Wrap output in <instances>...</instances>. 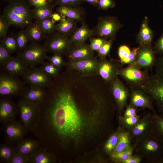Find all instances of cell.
I'll list each match as a JSON object with an SVG mask.
<instances>
[{
    "label": "cell",
    "instance_id": "10",
    "mask_svg": "<svg viewBox=\"0 0 163 163\" xmlns=\"http://www.w3.org/2000/svg\"><path fill=\"white\" fill-rule=\"evenodd\" d=\"M122 65L120 60L108 59L106 58L99 59L97 74L101 77L106 83L110 84L118 77Z\"/></svg>",
    "mask_w": 163,
    "mask_h": 163
},
{
    "label": "cell",
    "instance_id": "1",
    "mask_svg": "<svg viewBox=\"0 0 163 163\" xmlns=\"http://www.w3.org/2000/svg\"><path fill=\"white\" fill-rule=\"evenodd\" d=\"M73 72L54 78L34 122L42 142L63 158L106 140L113 132L117 107L103 93L83 87Z\"/></svg>",
    "mask_w": 163,
    "mask_h": 163
},
{
    "label": "cell",
    "instance_id": "37",
    "mask_svg": "<svg viewBox=\"0 0 163 163\" xmlns=\"http://www.w3.org/2000/svg\"><path fill=\"white\" fill-rule=\"evenodd\" d=\"M133 146L129 149L120 152L112 153L109 155L111 159L114 162L121 163L128 158L133 154Z\"/></svg>",
    "mask_w": 163,
    "mask_h": 163
},
{
    "label": "cell",
    "instance_id": "33",
    "mask_svg": "<svg viewBox=\"0 0 163 163\" xmlns=\"http://www.w3.org/2000/svg\"><path fill=\"white\" fill-rule=\"evenodd\" d=\"M16 153L15 147L10 144H3L0 147V162L9 163Z\"/></svg>",
    "mask_w": 163,
    "mask_h": 163
},
{
    "label": "cell",
    "instance_id": "55",
    "mask_svg": "<svg viewBox=\"0 0 163 163\" xmlns=\"http://www.w3.org/2000/svg\"><path fill=\"white\" fill-rule=\"evenodd\" d=\"M142 160V158L139 156L133 154L130 157L123 161L122 163H139Z\"/></svg>",
    "mask_w": 163,
    "mask_h": 163
},
{
    "label": "cell",
    "instance_id": "52",
    "mask_svg": "<svg viewBox=\"0 0 163 163\" xmlns=\"http://www.w3.org/2000/svg\"><path fill=\"white\" fill-rule=\"evenodd\" d=\"M137 108L128 105L126 107L122 115L124 117H129L137 115Z\"/></svg>",
    "mask_w": 163,
    "mask_h": 163
},
{
    "label": "cell",
    "instance_id": "13",
    "mask_svg": "<svg viewBox=\"0 0 163 163\" xmlns=\"http://www.w3.org/2000/svg\"><path fill=\"white\" fill-rule=\"evenodd\" d=\"M21 77L25 83L44 88H48L53 80V78L46 74L40 67H28Z\"/></svg>",
    "mask_w": 163,
    "mask_h": 163
},
{
    "label": "cell",
    "instance_id": "43",
    "mask_svg": "<svg viewBox=\"0 0 163 163\" xmlns=\"http://www.w3.org/2000/svg\"><path fill=\"white\" fill-rule=\"evenodd\" d=\"M113 40H107L104 44L98 51L97 57L99 59L106 58L110 52L112 45Z\"/></svg>",
    "mask_w": 163,
    "mask_h": 163
},
{
    "label": "cell",
    "instance_id": "2",
    "mask_svg": "<svg viewBox=\"0 0 163 163\" xmlns=\"http://www.w3.org/2000/svg\"><path fill=\"white\" fill-rule=\"evenodd\" d=\"M3 15L10 25L24 28L32 23V9L22 0H13L4 9Z\"/></svg>",
    "mask_w": 163,
    "mask_h": 163
},
{
    "label": "cell",
    "instance_id": "57",
    "mask_svg": "<svg viewBox=\"0 0 163 163\" xmlns=\"http://www.w3.org/2000/svg\"><path fill=\"white\" fill-rule=\"evenodd\" d=\"M99 1V0H84V1L96 6H97Z\"/></svg>",
    "mask_w": 163,
    "mask_h": 163
},
{
    "label": "cell",
    "instance_id": "25",
    "mask_svg": "<svg viewBox=\"0 0 163 163\" xmlns=\"http://www.w3.org/2000/svg\"><path fill=\"white\" fill-rule=\"evenodd\" d=\"M82 25L77 28L70 37L72 43H85L89 38L93 36L92 29H90L85 21L82 23Z\"/></svg>",
    "mask_w": 163,
    "mask_h": 163
},
{
    "label": "cell",
    "instance_id": "27",
    "mask_svg": "<svg viewBox=\"0 0 163 163\" xmlns=\"http://www.w3.org/2000/svg\"><path fill=\"white\" fill-rule=\"evenodd\" d=\"M30 158V163H53L56 162L57 158L46 149L39 148Z\"/></svg>",
    "mask_w": 163,
    "mask_h": 163
},
{
    "label": "cell",
    "instance_id": "17",
    "mask_svg": "<svg viewBox=\"0 0 163 163\" xmlns=\"http://www.w3.org/2000/svg\"><path fill=\"white\" fill-rule=\"evenodd\" d=\"M137 52V59L133 64L141 69H148L154 66L156 59L151 44L139 46Z\"/></svg>",
    "mask_w": 163,
    "mask_h": 163
},
{
    "label": "cell",
    "instance_id": "49",
    "mask_svg": "<svg viewBox=\"0 0 163 163\" xmlns=\"http://www.w3.org/2000/svg\"><path fill=\"white\" fill-rule=\"evenodd\" d=\"M10 24L3 15L0 16V37H3L6 36Z\"/></svg>",
    "mask_w": 163,
    "mask_h": 163
},
{
    "label": "cell",
    "instance_id": "9",
    "mask_svg": "<svg viewBox=\"0 0 163 163\" xmlns=\"http://www.w3.org/2000/svg\"><path fill=\"white\" fill-rule=\"evenodd\" d=\"M72 44L69 37L55 31L48 35L44 45L47 51L62 55L66 54Z\"/></svg>",
    "mask_w": 163,
    "mask_h": 163
},
{
    "label": "cell",
    "instance_id": "15",
    "mask_svg": "<svg viewBox=\"0 0 163 163\" xmlns=\"http://www.w3.org/2000/svg\"><path fill=\"white\" fill-rule=\"evenodd\" d=\"M110 84L111 93L116 103L118 116H121L127 105L130 95L129 91L118 77Z\"/></svg>",
    "mask_w": 163,
    "mask_h": 163
},
{
    "label": "cell",
    "instance_id": "53",
    "mask_svg": "<svg viewBox=\"0 0 163 163\" xmlns=\"http://www.w3.org/2000/svg\"><path fill=\"white\" fill-rule=\"evenodd\" d=\"M155 53L163 56V33H162L156 42L154 49Z\"/></svg>",
    "mask_w": 163,
    "mask_h": 163
},
{
    "label": "cell",
    "instance_id": "42",
    "mask_svg": "<svg viewBox=\"0 0 163 163\" xmlns=\"http://www.w3.org/2000/svg\"><path fill=\"white\" fill-rule=\"evenodd\" d=\"M84 0H53L54 6H65L71 7H78Z\"/></svg>",
    "mask_w": 163,
    "mask_h": 163
},
{
    "label": "cell",
    "instance_id": "34",
    "mask_svg": "<svg viewBox=\"0 0 163 163\" xmlns=\"http://www.w3.org/2000/svg\"><path fill=\"white\" fill-rule=\"evenodd\" d=\"M141 117V115H138L129 117L118 116L119 126L123 130L128 131L137 123Z\"/></svg>",
    "mask_w": 163,
    "mask_h": 163
},
{
    "label": "cell",
    "instance_id": "5",
    "mask_svg": "<svg viewBox=\"0 0 163 163\" xmlns=\"http://www.w3.org/2000/svg\"><path fill=\"white\" fill-rule=\"evenodd\" d=\"M141 69L133 64H129L126 68H121L118 75L131 89H141L149 76L146 70Z\"/></svg>",
    "mask_w": 163,
    "mask_h": 163
},
{
    "label": "cell",
    "instance_id": "48",
    "mask_svg": "<svg viewBox=\"0 0 163 163\" xmlns=\"http://www.w3.org/2000/svg\"><path fill=\"white\" fill-rule=\"evenodd\" d=\"M30 162L29 157L16 152L9 163H28Z\"/></svg>",
    "mask_w": 163,
    "mask_h": 163
},
{
    "label": "cell",
    "instance_id": "44",
    "mask_svg": "<svg viewBox=\"0 0 163 163\" xmlns=\"http://www.w3.org/2000/svg\"><path fill=\"white\" fill-rule=\"evenodd\" d=\"M107 40L104 38L100 37L90 38L89 45L93 51L97 52Z\"/></svg>",
    "mask_w": 163,
    "mask_h": 163
},
{
    "label": "cell",
    "instance_id": "51",
    "mask_svg": "<svg viewBox=\"0 0 163 163\" xmlns=\"http://www.w3.org/2000/svg\"><path fill=\"white\" fill-rule=\"evenodd\" d=\"M138 47L134 48L131 50L128 56L125 61L124 64H131L134 62L138 58Z\"/></svg>",
    "mask_w": 163,
    "mask_h": 163
},
{
    "label": "cell",
    "instance_id": "11",
    "mask_svg": "<svg viewBox=\"0 0 163 163\" xmlns=\"http://www.w3.org/2000/svg\"><path fill=\"white\" fill-rule=\"evenodd\" d=\"M153 117V113H146L134 126L128 130L132 145L139 139L151 135Z\"/></svg>",
    "mask_w": 163,
    "mask_h": 163
},
{
    "label": "cell",
    "instance_id": "28",
    "mask_svg": "<svg viewBox=\"0 0 163 163\" xmlns=\"http://www.w3.org/2000/svg\"><path fill=\"white\" fill-rule=\"evenodd\" d=\"M76 22L66 17L62 18L59 23L56 24V31L70 37L77 28Z\"/></svg>",
    "mask_w": 163,
    "mask_h": 163
},
{
    "label": "cell",
    "instance_id": "58",
    "mask_svg": "<svg viewBox=\"0 0 163 163\" xmlns=\"http://www.w3.org/2000/svg\"><path fill=\"white\" fill-rule=\"evenodd\" d=\"M48 0L50 4H51V3L53 4V0Z\"/></svg>",
    "mask_w": 163,
    "mask_h": 163
},
{
    "label": "cell",
    "instance_id": "19",
    "mask_svg": "<svg viewBox=\"0 0 163 163\" xmlns=\"http://www.w3.org/2000/svg\"><path fill=\"white\" fill-rule=\"evenodd\" d=\"M129 105L136 108H147L155 112L151 97L141 89H132Z\"/></svg>",
    "mask_w": 163,
    "mask_h": 163
},
{
    "label": "cell",
    "instance_id": "12",
    "mask_svg": "<svg viewBox=\"0 0 163 163\" xmlns=\"http://www.w3.org/2000/svg\"><path fill=\"white\" fill-rule=\"evenodd\" d=\"M17 104L22 124L28 130H30L38 114L39 104L21 98Z\"/></svg>",
    "mask_w": 163,
    "mask_h": 163
},
{
    "label": "cell",
    "instance_id": "22",
    "mask_svg": "<svg viewBox=\"0 0 163 163\" xmlns=\"http://www.w3.org/2000/svg\"><path fill=\"white\" fill-rule=\"evenodd\" d=\"M45 88L29 85L26 86L21 94L22 98L29 101L40 104L46 97L47 91Z\"/></svg>",
    "mask_w": 163,
    "mask_h": 163
},
{
    "label": "cell",
    "instance_id": "41",
    "mask_svg": "<svg viewBox=\"0 0 163 163\" xmlns=\"http://www.w3.org/2000/svg\"><path fill=\"white\" fill-rule=\"evenodd\" d=\"M62 55L58 54H54L51 56H47V59L55 66L61 69L64 66H66V62L62 56Z\"/></svg>",
    "mask_w": 163,
    "mask_h": 163
},
{
    "label": "cell",
    "instance_id": "38",
    "mask_svg": "<svg viewBox=\"0 0 163 163\" xmlns=\"http://www.w3.org/2000/svg\"><path fill=\"white\" fill-rule=\"evenodd\" d=\"M0 43L11 53L18 50V45L15 37L6 36L3 37Z\"/></svg>",
    "mask_w": 163,
    "mask_h": 163
},
{
    "label": "cell",
    "instance_id": "36",
    "mask_svg": "<svg viewBox=\"0 0 163 163\" xmlns=\"http://www.w3.org/2000/svg\"><path fill=\"white\" fill-rule=\"evenodd\" d=\"M55 22L50 17L37 22L43 32L48 35L56 31Z\"/></svg>",
    "mask_w": 163,
    "mask_h": 163
},
{
    "label": "cell",
    "instance_id": "8",
    "mask_svg": "<svg viewBox=\"0 0 163 163\" xmlns=\"http://www.w3.org/2000/svg\"><path fill=\"white\" fill-rule=\"evenodd\" d=\"M141 89L155 102L159 111L163 114V80L155 74L149 76Z\"/></svg>",
    "mask_w": 163,
    "mask_h": 163
},
{
    "label": "cell",
    "instance_id": "35",
    "mask_svg": "<svg viewBox=\"0 0 163 163\" xmlns=\"http://www.w3.org/2000/svg\"><path fill=\"white\" fill-rule=\"evenodd\" d=\"M34 18L39 21L50 17L52 14V8L50 6L35 7L32 9Z\"/></svg>",
    "mask_w": 163,
    "mask_h": 163
},
{
    "label": "cell",
    "instance_id": "24",
    "mask_svg": "<svg viewBox=\"0 0 163 163\" xmlns=\"http://www.w3.org/2000/svg\"><path fill=\"white\" fill-rule=\"evenodd\" d=\"M56 12L66 18L74 20L82 23L84 21L85 13L84 10L79 7H71L67 6H59Z\"/></svg>",
    "mask_w": 163,
    "mask_h": 163
},
{
    "label": "cell",
    "instance_id": "47",
    "mask_svg": "<svg viewBox=\"0 0 163 163\" xmlns=\"http://www.w3.org/2000/svg\"><path fill=\"white\" fill-rule=\"evenodd\" d=\"M154 66L155 74L163 80V56H161L156 59Z\"/></svg>",
    "mask_w": 163,
    "mask_h": 163
},
{
    "label": "cell",
    "instance_id": "16",
    "mask_svg": "<svg viewBox=\"0 0 163 163\" xmlns=\"http://www.w3.org/2000/svg\"><path fill=\"white\" fill-rule=\"evenodd\" d=\"M3 125L5 139L10 144H17L23 139L28 130L24 125L15 120Z\"/></svg>",
    "mask_w": 163,
    "mask_h": 163
},
{
    "label": "cell",
    "instance_id": "7",
    "mask_svg": "<svg viewBox=\"0 0 163 163\" xmlns=\"http://www.w3.org/2000/svg\"><path fill=\"white\" fill-rule=\"evenodd\" d=\"M47 50L43 45L37 43H32L27 46L19 53L18 56L28 67L36 66L42 64L46 59Z\"/></svg>",
    "mask_w": 163,
    "mask_h": 163
},
{
    "label": "cell",
    "instance_id": "50",
    "mask_svg": "<svg viewBox=\"0 0 163 163\" xmlns=\"http://www.w3.org/2000/svg\"><path fill=\"white\" fill-rule=\"evenodd\" d=\"M115 5L113 0H99L97 6L99 9L106 10L113 8Z\"/></svg>",
    "mask_w": 163,
    "mask_h": 163
},
{
    "label": "cell",
    "instance_id": "3",
    "mask_svg": "<svg viewBox=\"0 0 163 163\" xmlns=\"http://www.w3.org/2000/svg\"><path fill=\"white\" fill-rule=\"evenodd\" d=\"M132 145L133 154L146 162L163 163V143L151 135L139 139Z\"/></svg>",
    "mask_w": 163,
    "mask_h": 163
},
{
    "label": "cell",
    "instance_id": "21",
    "mask_svg": "<svg viewBox=\"0 0 163 163\" xmlns=\"http://www.w3.org/2000/svg\"><path fill=\"white\" fill-rule=\"evenodd\" d=\"M2 70L14 76H22L26 72L28 67L18 56L12 57L1 66Z\"/></svg>",
    "mask_w": 163,
    "mask_h": 163
},
{
    "label": "cell",
    "instance_id": "20",
    "mask_svg": "<svg viewBox=\"0 0 163 163\" xmlns=\"http://www.w3.org/2000/svg\"><path fill=\"white\" fill-rule=\"evenodd\" d=\"M65 55L68 61L78 60L94 56V51L85 42L72 43Z\"/></svg>",
    "mask_w": 163,
    "mask_h": 163
},
{
    "label": "cell",
    "instance_id": "31",
    "mask_svg": "<svg viewBox=\"0 0 163 163\" xmlns=\"http://www.w3.org/2000/svg\"><path fill=\"white\" fill-rule=\"evenodd\" d=\"M29 41L32 43H36L42 40L45 34L41 30L38 22L32 23L26 29Z\"/></svg>",
    "mask_w": 163,
    "mask_h": 163
},
{
    "label": "cell",
    "instance_id": "40",
    "mask_svg": "<svg viewBox=\"0 0 163 163\" xmlns=\"http://www.w3.org/2000/svg\"><path fill=\"white\" fill-rule=\"evenodd\" d=\"M40 66L47 75L54 78L60 75V69L55 66L50 62H44Z\"/></svg>",
    "mask_w": 163,
    "mask_h": 163
},
{
    "label": "cell",
    "instance_id": "54",
    "mask_svg": "<svg viewBox=\"0 0 163 163\" xmlns=\"http://www.w3.org/2000/svg\"><path fill=\"white\" fill-rule=\"evenodd\" d=\"M29 2L34 7L48 6L50 4L48 0H29Z\"/></svg>",
    "mask_w": 163,
    "mask_h": 163
},
{
    "label": "cell",
    "instance_id": "6",
    "mask_svg": "<svg viewBox=\"0 0 163 163\" xmlns=\"http://www.w3.org/2000/svg\"><path fill=\"white\" fill-rule=\"evenodd\" d=\"M25 83L18 77L9 75L2 70L0 74V95L4 97L21 95Z\"/></svg>",
    "mask_w": 163,
    "mask_h": 163
},
{
    "label": "cell",
    "instance_id": "18",
    "mask_svg": "<svg viewBox=\"0 0 163 163\" xmlns=\"http://www.w3.org/2000/svg\"><path fill=\"white\" fill-rule=\"evenodd\" d=\"M9 97H4L0 100V121L3 125L15 120L18 111L16 104Z\"/></svg>",
    "mask_w": 163,
    "mask_h": 163
},
{
    "label": "cell",
    "instance_id": "4",
    "mask_svg": "<svg viewBox=\"0 0 163 163\" xmlns=\"http://www.w3.org/2000/svg\"><path fill=\"white\" fill-rule=\"evenodd\" d=\"M123 25L117 19L113 16L100 17L97 23L92 29L93 36L107 40H113L117 33Z\"/></svg>",
    "mask_w": 163,
    "mask_h": 163
},
{
    "label": "cell",
    "instance_id": "59",
    "mask_svg": "<svg viewBox=\"0 0 163 163\" xmlns=\"http://www.w3.org/2000/svg\"><path fill=\"white\" fill-rule=\"evenodd\" d=\"M4 0L5 1H7L10 0Z\"/></svg>",
    "mask_w": 163,
    "mask_h": 163
},
{
    "label": "cell",
    "instance_id": "45",
    "mask_svg": "<svg viewBox=\"0 0 163 163\" xmlns=\"http://www.w3.org/2000/svg\"><path fill=\"white\" fill-rule=\"evenodd\" d=\"M131 50L127 46L125 45L121 46L118 49V55L120 61L122 65L129 54Z\"/></svg>",
    "mask_w": 163,
    "mask_h": 163
},
{
    "label": "cell",
    "instance_id": "32",
    "mask_svg": "<svg viewBox=\"0 0 163 163\" xmlns=\"http://www.w3.org/2000/svg\"><path fill=\"white\" fill-rule=\"evenodd\" d=\"M123 129L119 126L116 130L113 132L105 142L104 150V152L109 156L111 153L118 142L120 133Z\"/></svg>",
    "mask_w": 163,
    "mask_h": 163
},
{
    "label": "cell",
    "instance_id": "56",
    "mask_svg": "<svg viewBox=\"0 0 163 163\" xmlns=\"http://www.w3.org/2000/svg\"><path fill=\"white\" fill-rule=\"evenodd\" d=\"M50 17L55 21H60L62 18L60 14L57 12L52 13Z\"/></svg>",
    "mask_w": 163,
    "mask_h": 163
},
{
    "label": "cell",
    "instance_id": "29",
    "mask_svg": "<svg viewBox=\"0 0 163 163\" xmlns=\"http://www.w3.org/2000/svg\"><path fill=\"white\" fill-rule=\"evenodd\" d=\"M152 128L151 135L163 143V114L153 113Z\"/></svg>",
    "mask_w": 163,
    "mask_h": 163
},
{
    "label": "cell",
    "instance_id": "14",
    "mask_svg": "<svg viewBox=\"0 0 163 163\" xmlns=\"http://www.w3.org/2000/svg\"><path fill=\"white\" fill-rule=\"evenodd\" d=\"M98 59L93 56L75 61H68L66 65L67 69L78 72L82 75L91 76L97 74Z\"/></svg>",
    "mask_w": 163,
    "mask_h": 163
},
{
    "label": "cell",
    "instance_id": "46",
    "mask_svg": "<svg viewBox=\"0 0 163 163\" xmlns=\"http://www.w3.org/2000/svg\"><path fill=\"white\" fill-rule=\"evenodd\" d=\"M11 53L2 45L0 44V64L2 66L7 62L12 57Z\"/></svg>",
    "mask_w": 163,
    "mask_h": 163
},
{
    "label": "cell",
    "instance_id": "39",
    "mask_svg": "<svg viewBox=\"0 0 163 163\" xmlns=\"http://www.w3.org/2000/svg\"><path fill=\"white\" fill-rule=\"evenodd\" d=\"M16 41L18 45V50L20 53L27 46L28 42L29 39L25 30H22L17 34L15 36Z\"/></svg>",
    "mask_w": 163,
    "mask_h": 163
},
{
    "label": "cell",
    "instance_id": "23",
    "mask_svg": "<svg viewBox=\"0 0 163 163\" xmlns=\"http://www.w3.org/2000/svg\"><path fill=\"white\" fill-rule=\"evenodd\" d=\"M15 147L16 152L30 158L38 150L39 144L37 140L31 139H23L17 143Z\"/></svg>",
    "mask_w": 163,
    "mask_h": 163
},
{
    "label": "cell",
    "instance_id": "26",
    "mask_svg": "<svg viewBox=\"0 0 163 163\" xmlns=\"http://www.w3.org/2000/svg\"><path fill=\"white\" fill-rule=\"evenodd\" d=\"M153 35L152 31L149 26L148 18L145 17L142 21L137 36V40L139 46L151 44Z\"/></svg>",
    "mask_w": 163,
    "mask_h": 163
},
{
    "label": "cell",
    "instance_id": "30",
    "mask_svg": "<svg viewBox=\"0 0 163 163\" xmlns=\"http://www.w3.org/2000/svg\"><path fill=\"white\" fill-rule=\"evenodd\" d=\"M132 146L129 132L122 129L119 134L117 145L111 153L121 152L129 149Z\"/></svg>",
    "mask_w": 163,
    "mask_h": 163
}]
</instances>
